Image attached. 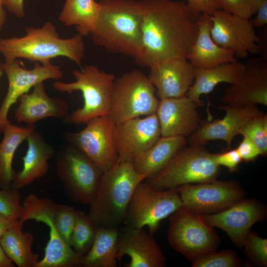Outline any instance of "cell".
Masks as SVG:
<instances>
[{
  "label": "cell",
  "instance_id": "cell-26",
  "mask_svg": "<svg viewBox=\"0 0 267 267\" xmlns=\"http://www.w3.org/2000/svg\"><path fill=\"white\" fill-rule=\"evenodd\" d=\"M244 67V64L237 61L210 68L195 67L194 82L186 95L199 106H203L204 103L200 99L201 95L210 93L219 83H236L241 77Z\"/></svg>",
  "mask_w": 267,
  "mask_h": 267
},
{
  "label": "cell",
  "instance_id": "cell-47",
  "mask_svg": "<svg viewBox=\"0 0 267 267\" xmlns=\"http://www.w3.org/2000/svg\"><path fill=\"white\" fill-rule=\"evenodd\" d=\"M3 6L2 0H0V31L2 30L6 21V13Z\"/></svg>",
  "mask_w": 267,
  "mask_h": 267
},
{
  "label": "cell",
  "instance_id": "cell-35",
  "mask_svg": "<svg viewBox=\"0 0 267 267\" xmlns=\"http://www.w3.org/2000/svg\"><path fill=\"white\" fill-rule=\"evenodd\" d=\"M242 248L248 261L260 267L267 266V239L259 236L250 230L247 234Z\"/></svg>",
  "mask_w": 267,
  "mask_h": 267
},
{
  "label": "cell",
  "instance_id": "cell-22",
  "mask_svg": "<svg viewBox=\"0 0 267 267\" xmlns=\"http://www.w3.org/2000/svg\"><path fill=\"white\" fill-rule=\"evenodd\" d=\"M199 105L186 95L159 100L156 112L162 136L186 137L198 128Z\"/></svg>",
  "mask_w": 267,
  "mask_h": 267
},
{
  "label": "cell",
  "instance_id": "cell-12",
  "mask_svg": "<svg viewBox=\"0 0 267 267\" xmlns=\"http://www.w3.org/2000/svg\"><path fill=\"white\" fill-rule=\"evenodd\" d=\"M86 126L78 132L64 135L67 144L78 148L105 172L118 161L114 142L116 124L110 115L91 119Z\"/></svg>",
  "mask_w": 267,
  "mask_h": 267
},
{
  "label": "cell",
  "instance_id": "cell-24",
  "mask_svg": "<svg viewBox=\"0 0 267 267\" xmlns=\"http://www.w3.org/2000/svg\"><path fill=\"white\" fill-rule=\"evenodd\" d=\"M211 25V16L202 13L199 18L195 41L186 58L196 67L210 68L237 61L233 50L220 46L214 42L210 33Z\"/></svg>",
  "mask_w": 267,
  "mask_h": 267
},
{
  "label": "cell",
  "instance_id": "cell-48",
  "mask_svg": "<svg viewBox=\"0 0 267 267\" xmlns=\"http://www.w3.org/2000/svg\"><path fill=\"white\" fill-rule=\"evenodd\" d=\"M3 74H4V72L1 68V65H0V80L1 78H2V77L3 76Z\"/></svg>",
  "mask_w": 267,
  "mask_h": 267
},
{
  "label": "cell",
  "instance_id": "cell-8",
  "mask_svg": "<svg viewBox=\"0 0 267 267\" xmlns=\"http://www.w3.org/2000/svg\"><path fill=\"white\" fill-rule=\"evenodd\" d=\"M170 216L168 242L191 262L217 250L220 237L200 213L181 206Z\"/></svg>",
  "mask_w": 267,
  "mask_h": 267
},
{
  "label": "cell",
  "instance_id": "cell-37",
  "mask_svg": "<svg viewBox=\"0 0 267 267\" xmlns=\"http://www.w3.org/2000/svg\"><path fill=\"white\" fill-rule=\"evenodd\" d=\"M76 215L77 210L73 207L59 204L54 215V223L58 232L62 240L70 246Z\"/></svg>",
  "mask_w": 267,
  "mask_h": 267
},
{
  "label": "cell",
  "instance_id": "cell-5",
  "mask_svg": "<svg viewBox=\"0 0 267 267\" xmlns=\"http://www.w3.org/2000/svg\"><path fill=\"white\" fill-rule=\"evenodd\" d=\"M76 81L71 83L55 81L52 87L61 92L71 94L80 91L84 105L63 121L68 124H85L92 118L109 115L114 74L101 71L94 65H87L72 72Z\"/></svg>",
  "mask_w": 267,
  "mask_h": 267
},
{
  "label": "cell",
  "instance_id": "cell-11",
  "mask_svg": "<svg viewBox=\"0 0 267 267\" xmlns=\"http://www.w3.org/2000/svg\"><path fill=\"white\" fill-rule=\"evenodd\" d=\"M182 206L177 189H159L145 181L135 187L129 201L125 219L128 225L141 228L147 226L153 235L160 222Z\"/></svg>",
  "mask_w": 267,
  "mask_h": 267
},
{
  "label": "cell",
  "instance_id": "cell-4",
  "mask_svg": "<svg viewBox=\"0 0 267 267\" xmlns=\"http://www.w3.org/2000/svg\"><path fill=\"white\" fill-rule=\"evenodd\" d=\"M146 178L133 164L118 162L104 172L89 204L88 216L98 227L116 228L125 222L128 204L136 186Z\"/></svg>",
  "mask_w": 267,
  "mask_h": 267
},
{
  "label": "cell",
  "instance_id": "cell-13",
  "mask_svg": "<svg viewBox=\"0 0 267 267\" xmlns=\"http://www.w3.org/2000/svg\"><path fill=\"white\" fill-rule=\"evenodd\" d=\"M182 206L200 214L221 212L244 199L245 191L235 180L188 184L177 187Z\"/></svg>",
  "mask_w": 267,
  "mask_h": 267
},
{
  "label": "cell",
  "instance_id": "cell-20",
  "mask_svg": "<svg viewBox=\"0 0 267 267\" xmlns=\"http://www.w3.org/2000/svg\"><path fill=\"white\" fill-rule=\"evenodd\" d=\"M195 67L184 58H172L152 64L148 77L159 100L186 96L194 82Z\"/></svg>",
  "mask_w": 267,
  "mask_h": 267
},
{
  "label": "cell",
  "instance_id": "cell-33",
  "mask_svg": "<svg viewBox=\"0 0 267 267\" xmlns=\"http://www.w3.org/2000/svg\"><path fill=\"white\" fill-rule=\"evenodd\" d=\"M192 267H240L244 263L232 249L208 253L191 262Z\"/></svg>",
  "mask_w": 267,
  "mask_h": 267
},
{
  "label": "cell",
  "instance_id": "cell-41",
  "mask_svg": "<svg viewBox=\"0 0 267 267\" xmlns=\"http://www.w3.org/2000/svg\"><path fill=\"white\" fill-rule=\"evenodd\" d=\"M187 4L196 12L211 15L215 10L221 9L215 0H187Z\"/></svg>",
  "mask_w": 267,
  "mask_h": 267
},
{
  "label": "cell",
  "instance_id": "cell-23",
  "mask_svg": "<svg viewBox=\"0 0 267 267\" xmlns=\"http://www.w3.org/2000/svg\"><path fill=\"white\" fill-rule=\"evenodd\" d=\"M18 101L19 104L14 112L15 118L18 123L29 126H34L40 120L50 117L63 121L70 114L67 102L62 98L49 96L44 82L35 86L32 92L20 96Z\"/></svg>",
  "mask_w": 267,
  "mask_h": 267
},
{
  "label": "cell",
  "instance_id": "cell-43",
  "mask_svg": "<svg viewBox=\"0 0 267 267\" xmlns=\"http://www.w3.org/2000/svg\"><path fill=\"white\" fill-rule=\"evenodd\" d=\"M4 6L18 18L25 16L24 0H2Z\"/></svg>",
  "mask_w": 267,
  "mask_h": 267
},
{
  "label": "cell",
  "instance_id": "cell-6",
  "mask_svg": "<svg viewBox=\"0 0 267 267\" xmlns=\"http://www.w3.org/2000/svg\"><path fill=\"white\" fill-rule=\"evenodd\" d=\"M220 172L214 153L204 146L189 144L178 151L162 170L145 180L157 189H176L184 184L215 180Z\"/></svg>",
  "mask_w": 267,
  "mask_h": 267
},
{
  "label": "cell",
  "instance_id": "cell-28",
  "mask_svg": "<svg viewBox=\"0 0 267 267\" xmlns=\"http://www.w3.org/2000/svg\"><path fill=\"white\" fill-rule=\"evenodd\" d=\"M36 130L35 126L13 125L9 121L4 127L0 142V188L12 186L16 172L12 168L15 153L20 145Z\"/></svg>",
  "mask_w": 267,
  "mask_h": 267
},
{
  "label": "cell",
  "instance_id": "cell-45",
  "mask_svg": "<svg viewBox=\"0 0 267 267\" xmlns=\"http://www.w3.org/2000/svg\"><path fill=\"white\" fill-rule=\"evenodd\" d=\"M18 222V221H13L0 215V238L8 229L16 225Z\"/></svg>",
  "mask_w": 267,
  "mask_h": 267
},
{
  "label": "cell",
  "instance_id": "cell-44",
  "mask_svg": "<svg viewBox=\"0 0 267 267\" xmlns=\"http://www.w3.org/2000/svg\"><path fill=\"white\" fill-rule=\"evenodd\" d=\"M257 36L258 37L257 45L258 47V54L260 57L267 60V26L260 30Z\"/></svg>",
  "mask_w": 267,
  "mask_h": 267
},
{
  "label": "cell",
  "instance_id": "cell-40",
  "mask_svg": "<svg viewBox=\"0 0 267 267\" xmlns=\"http://www.w3.org/2000/svg\"><path fill=\"white\" fill-rule=\"evenodd\" d=\"M242 161L249 162L255 161L262 153L259 147L249 138L243 139L236 148Z\"/></svg>",
  "mask_w": 267,
  "mask_h": 267
},
{
  "label": "cell",
  "instance_id": "cell-18",
  "mask_svg": "<svg viewBox=\"0 0 267 267\" xmlns=\"http://www.w3.org/2000/svg\"><path fill=\"white\" fill-rule=\"evenodd\" d=\"M225 111L222 119L207 120L203 119L197 129L188 137L189 145L204 146L213 140H222L226 143L227 149L236 136L239 135L240 129L252 118L262 114L263 111L257 106H221Z\"/></svg>",
  "mask_w": 267,
  "mask_h": 267
},
{
  "label": "cell",
  "instance_id": "cell-15",
  "mask_svg": "<svg viewBox=\"0 0 267 267\" xmlns=\"http://www.w3.org/2000/svg\"><path fill=\"white\" fill-rule=\"evenodd\" d=\"M210 16L211 36L216 44L231 49L238 58H246L249 53L258 54V37L250 19L221 9L215 10Z\"/></svg>",
  "mask_w": 267,
  "mask_h": 267
},
{
  "label": "cell",
  "instance_id": "cell-21",
  "mask_svg": "<svg viewBox=\"0 0 267 267\" xmlns=\"http://www.w3.org/2000/svg\"><path fill=\"white\" fill-rule=\"evenodd\" d=\"M125 255L130 258L126 267H165L166 258L152 235L143 228L128 226L120 230L117 243L116 259Z\"/></svg>",
  "mask_w": 267,
  "mask_h": 267
},
{
  "label": "cell",
  "instance_id": "cell-42",
  "mask_svg": "<svg viewBox=\"0 0 267 267\" xmlns=\"http://www.w3.org/2000/svg\"><path fill=\"white\" fill-rule=\"evenodd\" d=\"M256 16L251 20L254 28L264 27L267 24V0H264L259 6Z\"/></svg>",
  "mask_w": 267,
  "mask_h": 267
},
{
  "label": "cell",
  "instance_id": "cell-16",
  "mask_svg": "<svg viewBox=\"0 0 267 267\" xmlns=\"http://www.w3.org/2000/svg\"><path fill=\"white\" fill-rule=\"evenodd\" d=\"M161 136L160 126L156 113L116 124L114 142L118 154V162L132 163Z\"/></svg>",
  "mask_w": 267,
  "mask_h": 267
},
{
  "label": "cell",
  "instance_id": "cell-17",
  "mask_svg": "<svg viewBox=\"0 0 267 267\" xmlns=\"http://www.w3.org/2000/svg\"><path fill=\"white\" fill-rule=\"evenodd\" d=\"M201 214L212 226L226 232L236 247L242 248L252 226L266 218L267 209L256 199L244 198L221 212Z\"/></svg>",
  "mask_w": 267,
  "mask_h": 267
},
{
  "label": "cell",
  "instance_id": "cell-30",
  "mask_svg": "<svg viewBox=\"0 0 267 267\" xmlns=\"http://www.w3.org/2000/svg\"><path fill=\"white\" fill-rule=\"evenodd\" d=\"M119 231L116 228L98 227L91 249L82 257V267H117V243Z\"/></svg>",
  "mask_w": 267,
  "mask_h": 267
},
{
  "label": "cell",
  "instance_id": "cell-7",
  "mask_svg": "<svg viewBox=\"0 0 267 267\" xmlns=\"http://www.w3.org/2000/svg\"><path fill=\"white\" fill-rule=\"evenodd\" d=\"M159 100L148 76L137 69L116 79L113 86L109 115L115 124L155 114Z\"/></svg>",
  "mask_w": 267,
  "mask_h": 267
},
{
  "label": "cell",
  "instance_id": "cell-31",
  "mask_svg": "<svg viewBox=\"0 0 267 267\" xmlns=\"http://www.w3.org/2000/svg\"><path fill=\"white\" fill-rule=\"evenodd\" d=\"M95 0H65L59 19L66 26H74L83 37L89 35L99 11Z\"/></svg>",
  "mask_w": 267,
  "mask_h": 267
},
{
  "label": "cell",
  "instance_id": "cell-2",
  "mask_svg": "<svg viewBox=\"0 0 267 267\" xmlns=\"http://www.w3.org/2000/svg\"><path fill=\"white\" fill-rule=\"evenodd\" d=\"M89 35L93 43L112 53L135 60L142 48L141 25L149 0H100Z\"/></svg>",
  "mask_w": 267,
  "mask_h": 267
},
{
  "label": "cell",
  "instance_id": "cell-32",
  "mask_svg": "<svg viewBox=\"0 0 267 267\" xmlns=\"http://www.w3.org/2000/svg\"><path fill=\"white\" fill-rule=\"evenodd\" d=\"M98 227L88 215L81 210H77L71 237L72 248L82 257L86 255L93 245Z\"/></svg>",
  "mask_w": 267,
  "mask_h": 267
},
{
  "label": "cell",
  "instance_id": "cell-1",
  "mask_svg": "<svg viewBox=\"0 0 267 267\" xmlns=\"http://www.w3.org/2000/svg\"><path fill=\"white\" fill-rule=\"evenodd\" d=\"M187 3L149 0L141 25L140 67L172 58H186L194 43L200 15Z\"/></svg>",
  "mask_w": 267,
  "mask_h": 267
},
{
  "label": "cell",
  "instance_id": "cell-39",
  "mask_svg": "<svg viewBox=\"0 0 267 267\" xmlns=\"http://www.w3.org/2000/svg\"><path fill=\"white\" fill-rule=\"evenodd\" d=\"M214 159L218 165L226 167L231 172L237 171L239 164L242 161L236 148L214 153Z\"/></svg>",
  "mask_w": 267,
  "mask_h": 267
},
{
  "label": "cell",
  "instance_id": "cell-25",
  "mask_svg": "<svg viewBox=\"0 0 267 267\" xmlns=\"http://www.w3.org/2000/svg\"><path fill=\"white\" fill-rule=\"evenodd\" d=\"M26 141L27 150L22 158L23 168L16 173L12 184L18 190L47 174L49 168L48 161L55 153L42 134L36 130L28 136Z\"/></svg>",
  "mask_w": 267,
  "mask_h": 267
},
{
  "label": "cell",
  "instance_id": "cell-9",
  "mask_svg": "<svg viewBox=\"0 0 267 267\" xmlns=\"http://www.w3.org/2000/svg\"><path fill=\"white\" fill-rule=\"evenodd\" d=\"M56 167L68 197L89 205L103 173L101 169L81 150L67 143L57 154Z\"/></svg>",
  "mask_w": 267,
  "mask_h": 267
},
{
  "label": "cell",
  "instance_id": "cell-46",
  "mask_svg": "<svg viewBox=\"0 0 267 267\" xmlns=\"http://www.w3.org/2000/svg\"><path fill=\"white\" fill-rule=\"evenodd\" d=\"M13 262L8 257L0 244V267H14Z\"/></svg>",
  "mask_w": 267,
  "mask_h": 267
},
{
  "label": "cell",
  "instance_id": "cell-36",
  "mask_svg": "<svg viewBox=\"0 0 267 267\" xmlns=\"http://www.w3.org/2000/svg\"><path fill=\"white\" fill-rule=\"evenodd\" d=\"M22 211V204L18 190L12 186L0 188V215L13 221H18Z\"/></svg>",
  "mask_w": 267,
  "mask_h": 267
},
{
  "label": "cell",
  "instance_id": "cell-10",
  "mask_svg": "<svg viewBox=\"0 0 267 267\" xmlns=\"http://www.w3.org/2000/svg\"><path fill=\"white\" fill-rule=\"evenodd\" d=\"M58 205L49 198L40 197L34 193L25 197L22 203V211L18 220L21 227L26 221L34 220L44 222L50 228L44 255L36 267H82V256L62 240L56 227L54 219Z\"/></svg>",
  "mask_w": 267,
  "mask_h": 267
},
{
  "label": "cell",
  "instance_id": "cell-19",
  "mask_svg": "<svg viewBox=\"0 0 267 267\" xmlns=\"http://www.w3.org/2000/svg\"><path fill=\"white\" fill-rule=\"evenodd\" d=\"M221 101L235 106H267V60L249 59L239 80L225 89Z\"/></svg>",
  "mask_w": 267,
  "mask_h": 267
},
{
  "label": "cell",
  "instance_id": "cell-34",
  "mask_svg": "<svg viewBox=\"0 0 267 267\" xmlns=\"http://www.w3.org/2000/svg\"><path fill=\"white\" fill-rule=\"evenodd\" d=\"M239 134L251 140L260 149L262 155L267 153V114L256 116L246 122Z\"/></svg>",
  "mask_w": 267,
  "mask_h": 267
},
{
  "label": "cell",
  "instance_id": "cell-38",
  "mask_svg": "<svg viewBox=\"0 0 267 267\" xmlns=\"http://www.w3.org/2000/svg\"><path fill=\"white\" fill-rule=\"evenodd\" d=\"M220 8L229 13L250 19L264 0H215Z\"/></svg>",
  "mask_w": 267,
  "mask_h": 267
},
{
  "label": "cell",
  "instance_id": "cell-3",
  "mask_svg": "<svg viewBox=\"0 0 267 267\" xmlns=\"http://www.w3.org/2000/svg\"><path fill=\"white\" fill-rule=\"evenodd\" d=\"M85 51L83 36L77 33L62 39L50 21L39 28L27 27L24 36L0 39V53L6 63L22 58L46 65L53 58L64 56L80 66Z\"/></svg>",
  "mask_w": 267,
  "mask_h": 267
},
{
  "label": "cell",
  "instance_id": "cell-29",
  "mask_svg": "<svg viewBox=\"0 0 267 267\" xmlns=\"http://www.w3.org/2000/svg\"><path fill=\"white\" fill-rule=\"evenodd\" d=\"M34 236L23 232L18 222L8 229L0 238V244L10 260L19 267H36L39 255L33 252Z\"/></svg>",
  "mask_w": 267,
  "mask_h": 267
},
{
  "label": "cell",
  "instance_id": "cell-27",
  "mask_svg": "<svg viewBox=\"0 0 267 267\" xmlns=\"http://www.w3.org/2000/svg\"><path fill=\"white\" fill-rule=\"evenodd\" d=\"M187 143L183 136H162L132 163L135 171L146 178L162 170Z\"/></svg>",
  "mask_w": 267,
  "mask_h": 267
},
{
  "label": "cell",
  "instance_id": "cell-14",
  "mask_svg": "<svg viewBox=\"0 0 267 267\" xmlns=\"http://www.w3.org/2000/svg\"><path fill=\"white\" fill-rule=\"evenodd\" d=\"M8 80V89L0 106V134L8 119V112L11 106L16 103L22 95L29 92V90L36 85L44 81L58 80L62 78L63 73L59 66L52 62L41 65L35 62L32 69H27L23 62L17 59L10 63L4 62L0 64Z\"/></svg>",
  "mask_w": 267,
  "mask_h": 267
}]
</instances>
